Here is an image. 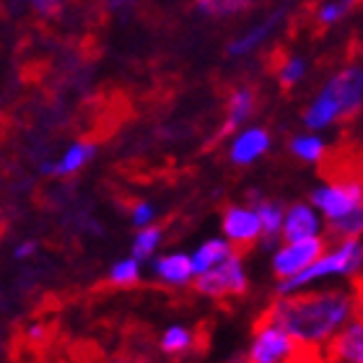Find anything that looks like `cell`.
<instances>
[{
	"label": "cell",
	"instance_id": "1",
	"mask_svg": "<svg viewBox=\"0 0 363 363\" xmlns=\"http://www.w3.org/2000/svg\"><path fill=\"white\" fill-rule=\"evenodd\" d=\"M356 314V296L342 288L317 294L278 296L267 311V319L278 322L298 348H325L327 340Z\"/></svg>",
	"mask_w": 363,
	"mask_h": 363
},
{
	"label": "cell",
	"instance_id": "2",
	"mask_svg": "<svg viewBox=\"0 0 363 363\" xmlns=\"http://www.w3.org/2000/svg\"><path fill=\"white\" fill-rule=\"evenodd\" d=\"M363 104V68L348 65L335 73L303 112V125L314 133L333 128L335 122L350 120L361 112Z\"/></svg>",
	"mask_w": 363,
	"mask_h": 363
},
{
	"label": "cell",
	"instance_id": "3",
	"mask_svg": "<svg viewBox=\"0 0 363 363\" xmlns=\"http://www.w3.org/2000/svg\"><path fill=\"white\" fill-rule=\"evenodd\" d=\"M361 265H363L361 239L358 236H342L340 242H337V247H333V250L325 247V252L317 259H311L303 270H298L296 275H288V278H280L275 291H278V296H291L317 286L322 280L353 278V275H358Z\"/></svg>",
	"mask_w": 363,
	"mask_h": 363
},
{
	"label": "cell",
	"instance_id": "4",
	"mask_svg": "<svg viewBox=\"0 0 363 363\" xmlns=\"http://www.w3.org/2000/svg\"><path fill=\"white\" fill-rule=\"evenodd\" d=\"M309 203L317 208L325 223L333 226L335 220L363 211V187L358 179L327 182V184H319V187L311 189Z\"/></svg>",
	"mask_w": 363,
	"mask_h": 363
},
{
	"label": "cell",
	"instance_id": "5",
	"mask_svg": "<svg viewBox=\"0 0 363 363\" xmlns=\"http://www.w3.org/2000/svg\"><path fill=\"white\" fill-rule=\"evenodd\" d=\"M192 286H195L197 294L208 296V298L244 296L247 288H250V275H247V267H244L242 257L234 252V255L223 259L220 265L195 275V278H192Z\"/></svg>",
	"mask_w": 363,
	"mask_h": 363
},
{
	"label": "cell",
	"instance_id": "6",
	"mask_svg": "<svg viewBox=\"0 0 363 363\" xmlns=\"http://www.w3.org/2000/svg\"><path fill=\"white\" fill-rule=\"evenodd\" d=\"M298 356V342L272 319H262L255 333V340L250 345V361L252 363H280L291 361Z\"/></svg>",
	"mask_w": 363,
	"mask_h": 363
},
{
	"label": "cell",
	"instance_id": "7",
	"mask_svg": "<svg viewBox=\"0 0 363 363\" xmlns=\"http://www.w3.org/2000/svg\"><path fill=\"white\" fill-rule=\"evenodd\" d=\"M325 239L322 236H309V239H294V242H283L272 255V272L278 278L296 275L298 270L309 265L311 259H317L325 252Z\"/></svg>",
	"mask_w": 363,
	"mask_h": 363
},
{
	"label": "cell",
	"instance_id": "8",
	"mask_svg": "<svg viewBox=\"0 0 363 363\" xmlns=\"http://www.w3.org/2000/svg\"><path fill=\"white\" fill-rule=\"evenodd\" d=\"M236 135L231 138V145H228V161L234 167H252L257 164L262 156H267L272 145V138L262 125H250V128H239L234 130Z\"/></svg>",
	"mask_w": 363,
	"mask_h": 363
},
{
	"label": "cell",
	"instance_id": "9",
	"mask_svg": "<svg viewBox=\"0 0 363 363\" xmlns=\"http://www.w3.org/2000/svg\"><path fill=\"white\" fill-rule=\"evenodd\" d=\"M220 231L234 247L236 244L247 247V244L259 242L262 239V226H259L255 205H228L223 211V218H220Z\"/></svg>",
	"mask_w": 363,
	"mask_h": 363
},
{
	"label": "cell",
	"instance_id": "10",
	"mask_svg": "<svg viewBox=\"0 0 363 363\" xmlns=\"http://www.w3.org/2000/svg\"><path fill=\"white\" fill-rule=\"evenodd\" d=\"M286 18H288V8H283V6L275 8L272 13H267L262 21L250 26L244 34H239V37L228 45V57H250L252 52H257L259 47L267 45V39L286 23Z\"/></svg>",
	"mask_w": 363,
	"mask_h": 363
},
{
	"label": "cell",
	"instance_id": "11",
	"mask_svg": "<svg viewBox=\"0 0 363 363\" xmlns=\"http://www.w3.org/2000/svg\"><path fill=\"white\" fill-rule=\"evenodd\" d=\"M325 231V218L311 203H294L283 211V223H280V239L294 242V239H309V236H322Z\"/></svg>",
	"mask_w": 363,
	"mask_h": 363
},
{
	"label": "cell",
	"instance_id": "12",
	"mask_svg": "<svg viewBox=\"0 0 363 363\" xmlns=\"http://www.w3.org/2000/svg\"><path fill=\"white\" fill-rule=\"evenodd\" d=\"M327 353L335 361L361 363L363 361V322L350 317L337 333L327 340Z\"/></svg>",
	"mask_w": 363,
	"mask_h": 363
},
{
	"label": "cell",
	"instance_id": "13",
	"mask_svg": "<svg viewBox=\"0 0 363 363\" xmlns=\"http://www.w3.org/2000/svg\"><path fill=\"white\" fill-rule=\"evenodd\" d=\"M151 259H153L151 262L153 278L159 280V283H164V286L184 288L192 283V278H195L187 252H169V255H161V257L153 255Z\"/></svg>",
	"mask_w": 363,
	"mask_h": 363
},
{
	"label": "cell",
	"instance_id": "14",
	"mask_svg": "<svg viewBox=\"0 0 363 363\" xmlns=\"http://www.w3.org/2000/svg\"><path fill=\"white\" fill-rule=\"evenodd\" d=\"M94 156H96V145L86 143V140H78V143L68 145L65 153H62L57 161L42 164V172H45V174H55V177H73V174H78L81 169H86V164H89Z\"/></svg>",
	"mask_w": 363,
	"mask_h": 363
},
{
	"label": "cell",
	"instance_id": "15",
	"mask_svg": "<svg viewBox=\"0 0 363 363\" xmlns=\"http://www.w3.org/2000/svg\"><path fill=\"white\" fill-rule=\"evenodd\" d=\"M255 91L242 86V89L231 91V96H228V104H226V117H223V125H220V138L223 135H231L234 130H239L242 125H247L255 112Z\"/></svg>",
	"mask_w": 363,
	"mask_h": 363
},
{
	"label": "cell",
	"instance_id": "16",
	"mask_svg": "<svg viewBox=\"0 0 363 363\" xmlns=\"http://www.w3.org/2000/svg\"><path fill=\"white\" fill-rule=\"evenodd\" d=\"M234 244L228 242L226 236H211V239H205L200 247H197L192 255H189V262H192V272L200 275V272L211 270V267L220 265L226 257L234 255Z\"/></svg>",
	"mask_w": 363,
	"mask_h": 363
},
{
	"label": "cell",
	"instance_id": "17",
	"mask_svg": "<svg viewBox=\"0 0 363 363\" xmlns=\"http://www.w3.org/2000/svg\"><path fill=\"white\" fill-rule=\"evenodd\" d=\"M291 153H294L296 159L303 161V164H319V161L327 156V143L325 138L309 130V133H301V135H296L291 143H288Z\"/></svg>",
	"mask_w": 363,
	"mask_h": 363
},
{
	"label": "cell",
	"instance_id": "18",
	"mask_svg": "<svg viewBox=\"0 0 363 363\" xmlns=\"http://www.w3.org/2000/svg\"><path fill=\"white\" fill-rule=\"evenodd\" d=\"M255 211H257L259 226H262V239L265 242H275L280 236V223H283V211L286 208L278 200H257Z\"/></svg>",
	"mask_w": 363,
	"mask_h": 363
},
{
	"label": "cell",
	"instance_id": "19",
	"mask_svg": "<svg viewBox=\"0 0 363 363\" xmlns=\"http://www.w3.org/2000/svg\"><path fill=\"white\" fill-rule=\"evenodd\" d=\"M257 0H195V8L208 18H231L250 11Z\"/></svg>",
	"mask_w": 363,
	"mask_h": 363
},
{
	"label": "cell",
	"instance_id": "20",
	"mask_svg": "<svg viewBox=\"0 0 363 363\" xmlns=\"http://www.w3.org/2000/svg\"><path fill=\"white\" fill-rule=\"evenodd\" d=\"M143 278V265L138 257H122L109 267V283L117 288H133L135 283H140Z\"/></svg>",
	"mask_w": 363,
	"mask_h": 363
},
{
	"label": "cell",
	"instance_id": "21",
	"mask_svg": "<svg viewBox=\"0 0 363 363\" xmlns=\"http://www.w3.org/2000/svg\"><path fill=\"white\" fill-rule=\"evenodd\" d=\"M161 242H164V231L156 223H148V226L138 228L135 239H133V257H138L140 262L143 259H151L156 252H159Z\"/></svg>",
	"mask_w": 363,
	"mask_h": 363
},
{
	"label": "cell",
	"instance_id": "22",
	"mask_svg": "<svg viewBox=\"0 0 363 363\" xmlns=\"http://www.w3.org/2000/svg\"><path fill=\"white\" fill-rule=\"evenodd\" d=\"M192 342H195V333L184 325H172L161 335V350H164L167 356H182V353H187V350L192 348Z\"/></svg>",
	"mask_w": 363,
	"mask_h": 363
},
{
	"label": "cell",
	"instance_id": "23",
	"mask_svg": "<svg viewBox=\"0 0 363 363\" xmlns=\"http://www.w3.org/2000/svg\"><path fill=\"white\" fill-rule=\"evenodd\" d=\"M353 6H356V0H325L317 8V21L322 26H335L353 11Z\"/></svg>",
	"mask_w": 363,
	"mask_h": 363
},
{
	"label": "cell",
	"instance_id": "24",
	"mask_svg": "<svg viewBox=\"0 0 363 363\" xmlns=\"http://www.w3.org/2000/svg\"><path fill=\"white\" fill-rule=\"evenodd\" d=\"M306 70H309V62L303 57H288L283 65L278 68V81L283 89H294L306 78Z\"/></svg>",
	"mask_w": 363,
	"mask_h": 363
},
{
	"label": "cell",
	"instance_id": "25",
	"mask_svg": "<svg viewBox=\"0 0 363 363\" xmlns=\"http://www.w3.org/2000/svg\"><path fill=\"white\" fill-rule=\"evenodd\" d=\"M26 3H29V8L34 11V16L50 21V18H57V16L62 13V8H65L68 0H26Z\"/></svg>",
	"mask_w": 363,
	"mask_h": 363
},
{
	"label": "cell",
	"instance_id": "26",
	"mask_svg": "<svg viewBox=\"0 0 363 363\" xmlns=\"http://www.w3.org/2000/svg\"><path fill=\"white\" fill-rule=\"evenodd\" d=\"M156 220V205L148 203V200H140V203L133 205V211H130V223L135 228H143L148 223Z\"/></svg>",
	"mask_w": 363,
	"mask_h": 363
},
{
	"label": "cell",
	"instance_id": "27",
	"mask_svg": "<svg viewBox=\"0 0 363 363\" xmlns=\"http://www.w3.org/2000/svg\"><path fill=\"white\" fill-rule=\"evenodd\" d=\"M333 226L340 236H358L363 231V211L350 213V216H345V218L335 220Z\"/></svg>",
	"mask_w": 363,
	"mask_h": 363
},
{
	"label": "cell",
	"instance_id": "28",
	"mask_svg": "<svg viewBox=\"0 0 363 363\" xmlns=\"http://www.w3.org/2000/svg\"><path fill=\"white\" fill-rule=\"evenodd\" d=\"M37 250H39V244L34 242V239H29V242H21L18 247H16L13 257L16 259H29V257H34V252Z\"/></svg>",
	"mask_w": 363,
	"mask_h": 363
},
{
	"label": "cell",
	"instance_id": "29",
	"mask_svg": "<svg viewBox=\"0 0 363 363\" xmlns=\"http://www.w3.org/2000/svg\"><path fill=\"white\" fill-rule=\"evenodd\" d=\"M26 337H29L31 342H42L47 337V327L39 325V322H34V325L26 327Z\"/></svg>",
	"mask_w": 363,
	"mask_h": 363
},
{
	"label": "cell",
	"instance_id": "30",
	"mask_svg": "<svg viewBox=\"0 0 363 363\" xmlns=\"http://www.w3.org/2000/svg\"><path fill=\"white\" fill-rule=\"evenodd\" d=\"M128 6V0H109V11H122Z\"/></svg>",
	"mask_w": 363,
	"mask_h": 363
}]
</instances>
